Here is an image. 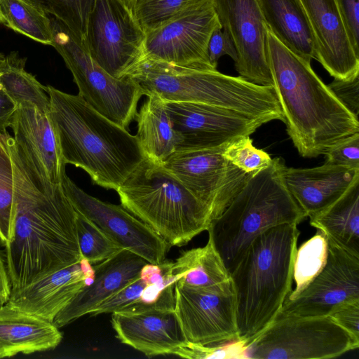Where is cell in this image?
Here are the masks:
<instances>
[{
	"label": "cell",
	"instance_id": "9",
	"mask_svg": "<svg viewBox=\"0 0 359 359\" xmlns=\"http://www.w3.org/2000/svg\"><path fill=\"white\" fill-rule=\"evenodd\" d=\"M359 347V341L329 316H278L248 345L253 359H325Z\"/></svg>",
	"mask_w": 359,
	"mask_h": 359
},
{
	"label": "cell",
	"instance_id": "7",
	"mask_svg": "<svg viewBox=\"0 0 359 359\" xmlns=\"http://www.w3.org/2000/svg\"><path fill=\"white\" fill-rule=\"evenodd\" d=\"M121 205L170 246H182L209 228L210 209L161 163L148 158L116 190Z\"/></svg>",
	"mask_w": 359,
	"mask_h": 359
},
{
	"label": "cell",
	"instance_id": "28",
	"mask_svg": "<svg viewBox=\"0 0 359 359\" xmlns=\"http://www.w3.org/2000/svg\"><path fill=\"white\" fill-rule=\"evenodd\" d=\"M147 97L135 117L136 136L146 158L162 163L177 150L180 137L173 128L165 102L156 94Z\"/></svg>",
	"mask_w": 359,
	"mask_h": 359
},
{
	"label": "cell",
	"instance_id": "47",
	"mask_svg": "<svg viewBox=\"0 0 359 359\" xmlns=\"http://www.w3.org/2000/svg\"><path fill=\"white\" fill-rule=\"evenodd\" d=\"M5 55L0 53V61H1L4 58Z\"/></svg>",
	"mask_w": 359,
	"mask_h": 359
},
{
	"label": "cell",
	"instance_id": "19",
	"mask_svg": "<svg viewBox=\"0 0 359 359\" xmlns=\"http://www.w3.org/2000/svg\"><path fill=\"white\" fill-rule=\"evenodd\" d=\"M10 127L29 167L41 178L61 184L66 164L50 111L44 112L29 103L20 104Z\"/></svg>",
	"mask_w": 359,
	"mask_h": 359
},
{
	"label": "cell",
	"instance_id": "37",
	"mask_svg": "<svg viewBox=\"0 0 359 359\" xmlns=\"http://www.w3.org/2000/svg\"><path fill=\"white\" fill-rule=\"evenodd\" d=\"M195 0H137L135 15L144 29H152Z\"/></svg>",
	"mask_w": 359,
	"mask_h": 359
},
{
	"label": "cell",
	"instance_id": "1",
	"mask_svg": "<svg viewBox=\"0 0 359 359\" xmlns=\"http://www.w3.org/2000/svg\"><path fill=\"white\" fill-rule=\"evenodd\" d=\"M13 180V232L5 245L11 290L22 288L82 259L77 212L61 184L40 177L6 135Z\"/></svg>",
	"mask_w": 359,
	"mask_h": 359
},
{
	"label": "cell",
	"instance_id": "44",
	"mask_svg": "<svg viewBox=\"0 0 359 359\" xmlns=\"http://www.w3.org/2000/svg\"><path fill=\"white\" fill-rule=\"evenodd\" d=\"M16 104L6 93L0 84V133L7 132L11 124L12 117L16 109Z\"/></svg>",
	"mask_w": 359,
	"mask_h": 359
},
{
	"label": "cell",
	"instance_id": "2",
	"mask_svg": "<svg viewBox=\"0 0 359 359\" xmlns=\"http://www.w3.org/2000/svg\"><path fill=\"white\" fill-rule=\"evenodd\" d=\"M267 48L272 88L287 133L302 156L324 154L341 140L359 133L358 118L323 82L311 62L287 48L268 26Z\"/></svg>",
	"mask_w": 359,
	"mask_h": 359
},
{
	"label": "cell",
	"instance_id": "21",
	"mask_svg": "<svg viewBox=\"0 0 359 359\" xmlns=\"http://www.w3.org/2000/svg\"><path fill=\"white\" fill-rule=\"evenodd\" d=\"M93 278V266L82 259L22 288L11 290L6 303L53 323L57 314Z\"/></svg>",
	"mask_w": 359,
	"mask_h": 359
},
{
	"label": "cell",
	"instance_id": "5",
	"mask_svg": "<svg viewBox=\"0 0 359 359\" xmlns=\"http://www.w3.org/2000/svg\"><path fill=\"white\" fill-rule=\"evenodd\" d=\"M143 95L164 102L214 105L266 120L284 116L273 88L216 69L181 66L144 57L126 74Z\"/></svg>",
	"mask_w": 359,
	"mask_h": 359
},
{
	"label": "cell",
	"instance_id": "13",
	"mask_svg": "<svg viewBox=\"0 0 359 359\" xmlns=\"http://www.w3.org/2000/svg\"><path fill=\"white\" fill-rule=\"evenodd\" d=\"M62 189L75 210L90 219L123 250L159 264L171 247L151 227L122 205L106 203L79 188L65 172Z\"/></svg>",
	"mask_w": 359,
	"mask_h": 359
},
{
	"label": "cell",
	"instance_id": "32",
	"mask_svg": "<svg viewBox=\"0 0 359 359\" xmlns=\"http://www.w3.org/2000/svg\"><path fill=\"white\" fill-rule=\"evenodd\" d=\"M63 23L84 47L90 14L95 0H27Z\"/></svg>",
	"mask_w": 359,
	"mask_h": 359
},
{
	"label": "cell",
	"instance_id": "33",
	"mask_svg": "<svg viewBox=\"0 0 359 359\" xmlns=\"http://www.w3.org/2000/svg\"><path fill=\"white\" fill-rule=\"evenodd\" d=\"M76 232L82 259L91 264L104 261L123 250L99 226L79 212Z\"/></svg>",
	"mask_w": 359,
	"mask_h": 359
},
{
	"label": "cell",
	"instance_id": "42",
	"mask_svg": "<svg viewBox=\"0 0 359 359\" xmlns=\"http://www.w3.org/2000/svg\"><path fill=\"white\" fill-rule=\"evenodd\" d=\"M329 316L359 341V299L339 305Z\"/></svg>",
	"mask_w": 359,
	"mask_h": 359
},
{
	"label": "cell",
	"instance_id": "10",
	"mask_svg": "<svg viewBox=\"0 0 359 359\" xmlns=\"http://www.w3.org/2000/svg\"><path fill=\"white\" fill-rule=\"evenodd\" d=\"M145 31L121 0H95L84 48L108 74L124 79L145 57Z\"/></svg>",
	"mask_w": 359,
	"mask_h": 359
},
{
	"label": "cell",
	"instance_id": "41",
	"mask_svg": "<svg viewBox=\"0 0 359 359\" xmlns=\"http://www.w3.org/2000/svg\"><path fill=\"white\" fill-rule=\"evenodd\" d=\"M208 55L210 66L217 69L219 59L229 56L234 62L237 60V53L233 42L222 26L217 27L212 32L208 45Z\"/></svg>",
	"mask_w": 359,
	"mask_h": 359
},
{
	"label": "cell",
	"instance_id": "3",
	"mask_svg": "<svg viewBox=\"0 0 359 359\" xmlns=\"http://www.w3.org/2000/svg\"><path fill=\"white\" fill-rule=\"evenodd\" d=\"M46 88L64 163L82 168L95 184L116 191L146 158L137 136L79 94Z\"/></svg>",
	"mask_w": 359,
	"mask_h": 359
},
{
	"label": "cell",
	"instance_id": "29",
	"mask_svg": "<svg viewBox=\"0 0 359 359\" xmlns=\"http://www.w3.org/2000/svg\"><path fill=\"white\" fill-rule=\"evenodd\" d=\"M26 58L11 52L0 61V84L16 106L22 103L35 105L44 112L50 111V99L46 86L26 72Z\"/></svg>",
	"mask_w": 359,
	"mask_h": 359
},
{
	"label": "cell",
	"instance_id": "39",
	"mask_svg": "<svg viewBox=\"0 0 359 359\" xmlns=\"http://www.w3.org/2000/svg\"><path fill=\"white\" fill-rule=\"evenodd\" d=\"M324 155L325 164L359 169V133L336 143Z\"/></svg>",
	"mask_w": 359,
	"mask_h": 359
},
{
	"label": "cell",
	"instance_id": "35",
	"mask_svg": "<svg viewBox=\"0 0 359 359\" xmlns=\"http://www.w3.org/2000/svg\"><path fill=\"white\" fill-rule=\"evenodd\" d=\"M224 157L246 173L268 166L272 158L268 153L256 148L250 136H242L229 142L222 151Z\"/></svg>",
	"mask_w": 359,
	"mask_h": 359
},
{
	"label": "cell",
	"instance_id": "30",
	"mask_svg": "<svg viewBox=\"0 0 359 359\" xmlns=\"http://www.w3.org/2000/svg\"><path fill=\"white\" fill-rule=\"evenodd\" d=\"M0 23L37 42L52 44L50 16L27 0H0Z\"/></svg>",
	"mask_w": 359,
	"mask_h": 359
},
{
	"label": "cell",
	"instance_id": "16",
	"mask_svg": "<svg viewBox=\"0 0 359 359\" xmlns=\"http://www.w3.org/2000/svg\"><path fill=\"white\" fill-rule=\"evenodd\" d=\"M174 310L188 342L212 345L240 339L233 286L196 290L175 285Z\"/></svg>",
	"mask_w": 359,
	"mask_h": 359
},
{
	"label": "cell",
	"instance_id": "20",
	"mask_svg": "<svg viewBox=\"0 0 359 359\" xmlns=\"http://www.w3.org/2000/svg\"><path fill=\"white\" fill-rule=\"evenodd\" d=\"M111 322L121 343L148 357L173 355L187 342L174 309L113 313Z\"/></svg>",
	"mask_w": 359,
	"mask_h": 359
},
{
	"label": "cell",
	"instance_id": "43",
	"mask_svg": "<svg viewBox=\"0 0 359 359\" xmlns=\"http://www.w3.org/2000/svg\"><path fill=\"white\" fill-rule=\"evenodd\" d=\"M346 25L355 46L359 48V0H341Z\"/></svg>",
	"mask_w": 359,
	"mask_h": 359
},
{
	"label": "cell",
	"instance_id": "26",
	"mask_svg": "<svg viewBox=\"0 0 359 359\" xmlns=\"http://www.w3.org/2000/svg\"><path fill=\"white\" fill-rule=\"evenodd\" d=\"M175 285L196 290H221L233 286L230 273L211 240L184 252L170 263Z\"/></svg>",
	"mask_w": 359,
	"mask_h": 359
},
{
	"label": "cell",
	"instance_id": "24",
	"mask_svg": "<svg viewBox=\"0 0 359 359\" xmlns=\"http://www.w3.org/2000/svg\"><path fill=\"white\" fill-rule=\"evenodd\" d=\"M62 339L52 322L7 303L0 306V358L53 350Z\"/></svg>",
	"mask_w": 359,
	"mask_h": 359
},
{
	"label": "cell",
	"instance_id": "27",
	"mask_svg": "<svg viewBox=\"0 0 359 359\" xmlns=\"http://www.w3.org/2000/svg\"><path fill=\"white\" fill-rule=\"evenodd\" d=\"M269 29L292 52L311 62L315 43L306 15L298 0H258Z\"/></svg>",
	"mask_w": 359,
	"mask_h": 359
},
{
	"label": "cell",
	"instance_id": "45",
	"mask_svg": "<svg viewBox=\"0 0 359 359\" xmlns=\"http://www.w3.org/2000/svg\"><path fill=\"white\" fill-rule=\"evenodd\" d=\"M11 292V285L7 267L0 253V306L8 302Z\"/></svg>",
	"mask_w": 359,
	"mask_h": 359
},
{
	"label": "cell",
	"instance_id": "31",
	"mask_svg": "<svg viewBox=\"0 0 359 359\" xmlns=\"http://www.w3.org/2000/svg\"><path fill=\"white\" fill-rule=\"evenodd\" d=\"M327 255V238L318 230L313 236L297 248L293 265L294 288L287 299H293L306 289L325 266Z\"/></svg>",
	"mask_w": 359,
	"mask_h": 359
},
{
	"label": "cell",
	"instance_id": "38",
	"mask_svg": "<svg viewBox=\"0 0 359 359\" xmlns=\"http://www.w3.org/2000/svg\"><path fill=\"white\" fill-rule=\"evenodd\" d=\"M147 285V281L140 276L102 302L90 315L128 311L139 301Z\"/></svg>",
	"mask_w": 359,
	"mask_h": 359
},
{
	"label": "cell",
	"instance_id": "40",
	"mask_svg": "<svg viewBox=\"0 0 359 359\" xmlns=\"http://www.w3.org/2000/svg\"><path fill=\"white\" fill-rule=\"evenodd\" d=\"M340 102L355 117L359 115V76L349 80L334 79L327 85Z\"/></svg>",
	"mask_w": 359,
	"mask_h": 359
},
{
	"label": "cell",
	"instance_id": "4",
	"mask_svg": "<svg viewBox=\"0 0 359 359\" xmlns=\"http://www.w3.org/2000/svg\"><path fill=\"white\" fill-rule=\"evenodd\" d=\"M299 234L295 224L267 229L230 272L239 339L248 345L275 320L292 290Z\"/></svg>",
	"mask_w": 359,
	"mask_h": 359
},
{
	"label": "cell",
	"instance_id": "15",
	"mask_svg": "<svg viewBox=\"0 0 359 359\" xmlns=\"http://www.w3.org/2000/svg\"><path fill=\"white\" fill-rule=\"evenodd\" d=\"M222 27L230 35L237 53L235 68L240 76L273 87L267 25L258 0H212Z\"/></svg>",
	"mask_w": 359,
	"mask_h": 359
},
{
	"label": "cell",
	"instance_id": "17",
	"mask_svg": "<svg viewBox=\"0 0 359 359\" xmlns=\"http://www.w3.org/2000/svg\"><path fill=\"white\" fill-rule=\"evenodd\" d=\"M355 299H359V256L328 242L323 270L295 298L285 299L278 316H329L339 305Z\"/></svg>",
	"mask_w": 359,
	"mask_h": 359
},
{
	"label": "cell",
	"instance_id": "22",
	"mask_svg": "<svg viewBox=\"0 0 359 359\" xmlns=\"http://www.w3.org/2000/svg\"><path fill=\"white\" fill-rule=\"evenodd\" d=\"M149 263L144 259L122 250L111 257L95 264L93 282L83 287L55 317L58 328L90 314L102 302L140 276L142 268Z\"/></svg>",
	"mask_w": 359,
	"mask_h": 359
},
{
	"label": "cell",
	"instance_id": "6",
	"mask_svg": "<svg viewBox=\"0 0 359 359\" xmlns=\"http://www.w3.org/2000/svg\"><path fill=\"white\" fill-rule=\"evenodd\" d=\"M280 157L249 173L222 214L208 229V238L230 273L251 242L272 227L299 224L306 217L284 179Z\"/></svg>",
	"mask_w": 359,
	"mask_h": 359
},
{
	"label": "cell",
	"instance_id": "46",
	"mask_svg": "<svg viewBox=\"0 0 359 359\" xmlns=\"http://www.w3.org/2000/svg\"><path fill=\"white\" fill-rule=\"evenodd\" d=\"M130 10L135 13V8L137 0H121Z\"/></svg>",
	"mask_w": 359,
	"mask_h": 359
},
{
	"label": "cell",
	"instance_id": "12",
	"mask_svg": "<svg viewBox=\"0 0 359 359\" xmlns=\"http://www.w3.org/2000/svg\"><path fill=\"white\" fill-rule=\"evenodd\" d=\"M225 145L175 151L161 163L210 209L213 220L224 210L249 174L224 157Z\"/></svg>",
	"mask_w": 359,
	"mask_h": 359
},
{
	"label": "cell",
	"instance_id": "14",
	"mask_svg": "<svg viewBox=\"0 0 359 359\" xmlns=\"http://www.w3.org/2000/svg\"><path fill=\"white\" fill-rule=\"evenodd\" d=\"M165 106L180 137L176 151L220 147L235 138L250 136L267 123L264 119L206 104L167 102Z\"/></svg>",
	"mask_w": 359,
	"mask_h": 359
},
{
	"label": "cell",
	"instance_id": "23",
	"mask_svg": "<svg viewBox=\"0 0 359 359\" xmlns=\"http://www.w3.org/2000/svg\"><path fill=\"white\" fill-rule=\"evenodd\" d=\"M283 175L288 190L308 217L338 199L359 178V169L325 163L312 168L285 165Z\"/></svg>",
	"mask_w": 359,
	"mask_h": 359
},
{
	"label": "cell",
	"instance_id": "8",
	"mask_svg": "<svg viewBox=\"0 0 359 359\" xmlns=\"http://www.w3.org/2000/svg\"><path fill=\"white\" fill-rule=\"evenodd\" d=\"M50 19L51 46L72 72L79 95L100 114L128 128L136 117L142 90L127 77L116 79L108 74L63 23L52 16Z\"/></svg>",
	"mask_w": 359,
	"mask_h": 359
},
{
	"label": "cell",
	"instance_id": "36",
	"mask_svg": "<svg viewBox=\"0 0 359 359\" xmlns=\"http://www.w3.org/2000/svg\"><path fill=\"white\" fill-rule=\"evenodd\" d=\"M248 346L247 341L233 340L218 344L203 345L187 342L175 351L173 355L189 359H243Z\"/></svg>",
	"mask_w": 359,
	"mask_h": 359
},
{
	"label": "cell",
	"instance_id": "25",
	"mask_svg": "<svg viewBox=\"0 0 359 359\" xmlns=\"http://www.w3.org/2000/svg\"><path fill=\"white\" fill-rule=\"evenodd\" d=\"M309 217L328 242L359 256V178L334 202Z\"/></svg>",
	"mask_w": 359,
	"mask_h": 359
},
{
	"label": "cell",
	"instance_id": "18",
	"mask_svg": "<svg viewBox=\"0 0 359 359\" xmlns=\"http://www.w3.org/2000/svg\"><path fill=\"white\" fill-rule=\"evenodd\" d=\"M310 26L315 59L334 78L359 76V48L353 43L341 0H298Z\"/></svg>",
	"mask_w": 359,
	"mask_h": 359
},
{
	"label": "cell",
	"instance_id": "11",
	"mask_svg": "<svg viewBox=\"0 0 359 359\" xmlns=\"http://www.w3.org/2000/svg\"><path fill=\"white\" fill-rule=\"evenodd\" d=\"M220 25L212 0H195L145 32V57L213 69L208 60V45L213 31Z\"/></svg>",
	"mask_w": 359,
	"mask_h": 359
},
{
	"label": "cell",
	"instance_id": "34",
	"mask_svg": "<svg viewBox=\"0 0 359 359\" xmlns=\"http://www.w3.org/2000/svg\"><path fill=\"white\" fill-rule=\"evenodd\" d=\"M0 133V241L5 246L13 232V180L6 135Z\"/></svg>",
	"mask_w": 359,
	"mask_h": 359
}]
</instances>
